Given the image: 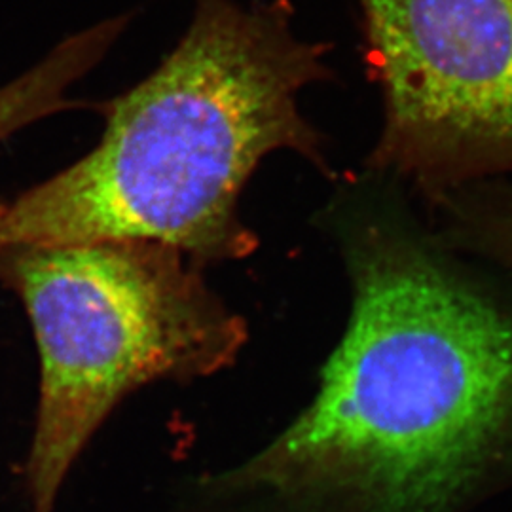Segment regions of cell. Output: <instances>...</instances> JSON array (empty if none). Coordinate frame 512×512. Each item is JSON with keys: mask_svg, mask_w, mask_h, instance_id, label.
I'll return each instance as SVG.
<instances>
[{"mask_svg": "<svg viewBox=\"0 0 512 512\" xmlns=\"http://www.w3.org/2000/svg\"><path fill=\"white\" fill-rule=\"evenodd\" d=\"M351 315L313 401L169 512H454L512 437V317L372 173L321 213Z\"/></svg>", "mask_w": 512, "mask_h": 512, "instance_id": "cell-1", "label": "cell"}, {"mask_svg": "<svg viewBox=\"0 0 512 512\" xmlns=\"http://www.w3.org/2000/svg\"><path fill=\"white\" fill-rule=\"evenodd\" d=\"M329 52L296 35L289 0H194L171 54L103 105L97 147L0 202V251L148 241L200 266L253 255L238 203L266 156L291 150L336 177L300 110L302 90L334 76Z\"/></svg>", "mask_w": 512, "mask_h": 512, "instance_id": "cell-2", "label": "cell"}, {"mask_svg": "<svg viewBox=\"0 0 512 512\" xmlns=\"http://www.w3.org/2000/svg\"><path fill=\"white\" fill-rule=\"evenodd\" d=\"M200 268L179 249L148 241L0 251V285L21 300L40 357L31 512H54L74 461L131 391L236 363L247 323Z\"/></svg>", "mask_w": 512, "mask_h": 512, "instance_id": "cell-3", "label": "cell"}, {"mask_svg": "<svg viewBox=\"0 0 512 512\" xmlns=\"http://www.w3.org/2000/svg\"><path fill=\"white\" fill-rule=\"evenodd\" d=\"M384 129L366 171L435 203L512 173V0H359Z\"/></svg>", "mask_w": 512, "mask_h": 512, "instance_id": "cell-4", "label": "cell"}, {"mask_svg": "<svg viewBox=\"0 0 512 512\" xmlns=\"http://www.w3.org/2000/svg\"><path fill=\"white\" fill-rule=\"evenodd\" d=\"M129 16L105 19L59 42L27 73L0 88V143L19 129L78 107L67 93L109 54L128 27Z\"/></svg>", "mask_w": 512, "mask_h": 512, "instance_id": "cell-5", "label": "cell"}, {"mask_svg": "<svg viewBox=\"0 0 512 512\" xmlns=\"http://www.w3.org/2000/svg\"><path fill=\"white\" fill-rule=\"evenodd\" d=\"M439 205L452 238L512 272V190L458 188Z\"/></svg>", "mask_w": 512, "mask_h": 512, "instance_id": "cell-6", "label": "cell"}]
</instances>
